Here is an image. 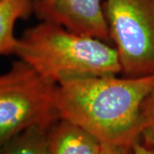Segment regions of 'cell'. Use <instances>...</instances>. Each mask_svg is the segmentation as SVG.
Listing matches in <instances>:
<instances>
[{
  "label": "cell",
  "instance_id": "7a4b0ae2",
  "mask_svg": "<svg viewBox=\"0 0 154 154\" xmlns=\"http://www.w3.org/2000/svg\"><path fill=\"white\" fill-rule=\"evenodd\" d=\"M15 56L56 85L122 72L116 50L110 43L44 21L22 33Z\"/></svg>",
  "mask_w": 154,
  "mask_h": 154
},
{
  "label": "cell",
  "instance_id": "7c38bea8",
  "mask_svg": "<svg viewBox=\"0 0 154 154\" xmlns=\"http://www.w3.org/2000/svg\"><path fill=\"white\" fill-rule=\"evenodd\" d=\"M2 1H3V0H0V4H1V2H2Z\"/></svg>",
  "mask_w": 154,
  "mask_h": 154
},
{
  "label": "cell",
  "instance_id": "8fae6325",
  "mask_svg": "<svg viewBox=\"0 0 154 154\" xmlns=\"http://www.w3.org/2000/svg\"><path fill=\"white\" fill-rule=\"evenodd\" d=\"M132 154H154V146H148L140 140L134 146Z\"/></svg>",
  "mask_w": 154,
  "mask_h": 154
},
{
  "label": "cell",
  "instance_id": "6da1fadb",
  "mask_svg": "<svg viewBox=\"0 0 154 154\" xmlns=\"http://www.w3.org/2000/svg\"><path fill=\"white\" fill-rule=\"evenodd\" d=\"M154 89V75H105L57 85V116L82 127L103 144L134 146L141 140L142 105Z\"/></svg>",
  "mask_w": 154,
  "mask_h": 154
},
{
  "label": "cell",
  "instance_id": "5b68a950",
  "mask_svg": "<svg viewBox=\"0 0 154 154\" xmlns=\"http://www.w3.org/2000/svg\"><path fill=\"white\" fill-rule=\"evenodd\" d=\"M33 13L39 21L110 43L101 0H36Z\"/></svg>",
  "mask_w": 154,
  "mask_h": 154
},
{
  "label": "cell",
  "instance_id": "52a82bcc",
  "mask_svg": "<svg viewBox=\"0 0 154 154\" xmlns=\"http://www.w3.org/2000/svg\"><path fill=\"white\" fill-rule=\"evenodd\" d=\"M35 0H3L0 4V56L15 55L18 38L15 26L33 13Z\"/></svg>",
  "mask_w": 154,
  "mask_h": 154
},
{
  "label": "cell",
  "instance_id": "277c9868",
  "mask_svg": "<svg viewBox=\"0 0 154 154\" xmlns=\"http://www.w3.org/2000/svg\"><path fill=\"white\" fill-rule=\"evenodd\" d=\"M103 6L122 75H153L154 0H105Z\"/></svg>",
  "mask_w": 154,
  "mask_h": 154
},
{
  "label": "cell",
  "instance_id": "3957f363",
  "mask_svg": "<svg viewBox=\"0 0 154 154\" xmlns=\"http://www.w3.org/2000/svg\"><path fill=\"white\" fill-rule=\"evenodd\" d=\"M56 87L21 59L0 74V150L30 127L58 118L54 108Z\"/></svg>",
  "mask_w": 154,
  "mask_h": 154
},
{
  "label": "cell",
  "instance_id": "9c48e42d",
  "mask_svg": "<svg viewBox=\"0 0 154 154\" xmlns=\"http://www.w3.org/2000/svg\"><path fill=\"white\" fill-rule=\"evenodd\" d=\"M143 131L141 141L154 146V89L146 97L142 105Z\"/></svg>",
  "mask_w": 154,
  "mask_h": 154
},
{
  "label": "cell",
  "instance_id": "30bf717a",
  "mask_svg": "<svg viewBox=\"0 0 154 154\" xmlns=\"http://www.w3.org/2000/svg\"><path fill=\"white\" fill-rule=\"evenodd\" d=\"M134 146L103 144L99 154H132Z\"/></svg>",
  "mask_w": 154,
  "mask_h": 154
},
{
  "label": "cell",
  "instance_id": "ba28073f",
  "mask_svg": "<svg viewBox=\"0 0 154 154\" xmlns=\"http://www.w3.org/2000/svg\"><path fill=\"white\" fill-rule=\"evenodd\" d=\"M53 122L37 124L22 131L2 147L0 154H49L48 134Z\"/></svg>",
  "mask_w": 154,
  "mask_h": 154
},
{
  "label": "cell",
  "instance_id": "4fadbf2b",
  "mask_svg": "<svg viewBox=\"0 0 154 154\" xmlns=\"http://www.w3.org/2000/svg\"><path fill=\"white\" fill-rule=\"evenodd\" d=\"M35 1H36V0H35Z\"/></svg>",
  "mask_w": 154,
  "mask_h": 154
},
{
  "label": "cell",
  "instance_id": "8992f818",
  "mask_svg": "<svg viewBox=\"0 0 154 154\" xmlns=\"http://www.w3.org/2000/svg\"><path fill=\"white\" fill-rule=\"evenodd\" d=\"M103 143L71 122L57 118L50 128L49 154H99Z\"/></svg>",
  "mask_w": 154,
  "mask_h": 154
}]
</instances>
